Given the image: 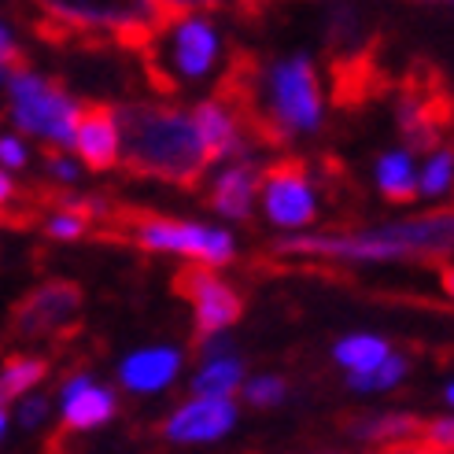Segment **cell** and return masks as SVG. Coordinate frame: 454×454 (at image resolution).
Masks as SVG:
<instances>
[{"instance_id": "1", "label": "cell", "mask_w": 454, "mask_h": 454, "mask_svg": "<svg viewBox=\"0 0 454 454\" xmlns=\"http://www.w3.org/2000/svg\"><path fill=\"white\" fill-rule=\"evenodd\" d=\"M119 126V163L133 177L167 181V185L196 189L211 167L192 115L174 104L133 100L115 107Z\"/></svg>"}, {"instance_id": "2", "label": "cell", "mask_w": 454, "mask_h": 454, "mask_svg": "<svg viewBox=\"0 0 454 454\" xmlns=\"http://www.w3.org/2000/svg\"><path fill=\"white\" fill-rule=\"evenodd\" d=\"M37 30L49 41L111 37L141 52L152 30L167 19L155 0H34Z\"/></svg>"}, {"instance_id": "3", "label": "cell", "mask_w": 454, "mask_h": 454, "mask_svg": "<svg viewBox=\"0 0 454 454\" xmlns=\"http://www.w3.org/2000/svg\"><path fill=\"white\" fill-rule=\"evenodd\" d=\"M141 56L159 93H181V89H189L218 71L222 34L211 27V19L192 12H174L141 44Z\"/></svg>"}, {"instance_id": "4", "label": "cell", "mask_w": 454, "mask_h": 454, "mask_svg": "<svg viewBox=\"0 0 454 454\" xmlns=\"http://www.w3.org/2000/svg\"><path fill=\"white\" fill-rule=\"evenodd\" d=\"M111 222L126 230L133 244L148 247V252H167L192 259L200 266H225L233 262L237 244L225 230H211V225H196V222H177L163 215H141V211H111Z\"/></svg>"}, {"instance_id": "5", "label": "cell", "mask_w": 454, "mask_h": 454, "mask_svg": "<svg viewBox=\"0 0 454 454\" xmlns=\"http://www.w3.org/2000/svg\"><path fill=\"white\" fill-rule=\"evenodd\" d=\"M8 97H12V122L22 133L44 137L52 148L74 145L78 104L67 97V89L59 82L19 67V71H12V78H8Z\"/></svg>"}, {"instance_id": "6", "label": "cell", "mask_w": 454, "mask_h": 454, "mask_svg": "<svg viewBox=\"0 0 454 454\" xmlns=\"http://www.w3.org/2000/svg\"><path fill=\"white\" fill-rule=\"evenodd\" d=\"M262 192V211L266 218L281 225V230H303L317 218V200L307 170L300 167V159H281V163L266 167L259 174V189Z\"/></svg>"}, {"instance_id": "7", "label": "cell", "mask_w": 454, "mask_h": 454, "mask_svg": "<svg viewBox=\"0 0 454 454\" xmlns=\"http://www.w3.org/2000/svg\"><path fill=\"white\" fill-rule=\"evenodd\" d=\"M174 288L192 303L196 336L225 333L230 325H237L240 314H244L240 292H237L230 281H222L218 274H211V266H185V270L177 274Z\"/></svg>"}, {"instance_id": "8", "label": "cell", "mask_w": 454, "mask_h": 454, "mask_svg": "<svg viewBox=\"0 0 454 454\" xmlns=\"http://www.w3.org/2000/svg\"><path fill=\"white\" fill-rule=\"evenodd\" d=\"M82 288L74 281H44L12 310V325L19 336H52L78 322Z\"/></svg>"}, {"instance_id": "9", "label": "cell", "mask_w": 454, "mask_h": 454, "mask_svg": "<svg viewBox=\"0 0 454 454\" xmlns=\"http://www.w3.org/2000/svg\"><path fill=\"white\" fill-rule=\"evenodd\" d=\"M233 425H237V403L233 399L196 395L189 403H181L163 421V436L170 443H207V440L225 436Z\"/></svg>"}, {"instance_id": "10", "label": "cell", "mask_w": 454, "mask_h": 454, "mask_svg": "<svg viewBox=\"0 0 454 454\" xmlns=\"http://www.w3.org/2000/svg\"><path fill=\"white\" fill-rule=\"evenodd\" d=\"M59 406H63V421H59L56 440L71 436V433H93V428L107 425L119 411L115 395L107 388H100V384H93V377H85V373H78L63 384Z\"/></svg>"}, {"instance_id": "11", "label": "cell", "mask_w": 454, "mask_h": 454, "mask_svg": "<svg viewBox=\"0 0 454 454\" xmlns=\"http://www.w3.org/2000/svg\"><path fill=\"white\" fill-rule=\"evenodd\" d=\"M82 163L89 170H111L119 167V126L111 104H78L74 122V145Z\"/></svg>"}, {"instance_id": "12", "label": "cell", "mask_w": 454, "mask_h": 454, "mask_svg": "<svg viewBox=\"0 0 454 454\" xmlns=\"http://www.w3.org/2000/svg\"><path fill=\"white\" fill-rule=\"evenodd\" d=\"M189 115H192V126L200 133L203 148H207V155H211V163H218V159H233V155L244 159V122L237 115V107L225 97L200 100Z\"/></svg>"}, {"instance_id": "13", "label": "cell", "mask_w": 454, "mask_h": 454, "mask_svg": "<svg viewBox=\"0 0 454 454\" xmlns=\"http://www.w3.org/2000/svg\"><path fill=\"white\" fill-rule=\"evenodd\" d=\"M181 370V355L174 348H148V351H137L122 362V384L129 392H159L177 377Z\"/></svg>"}, {"instance_id": "14", "label": "cell", "mask_w": 454, "mask_h": 454, "mask_svg": "<svg viewBox=\"0 0 454 454\" xmlns=\"http://www.w3.org/2000/svg\"><path fill=\"white\" fill-rule=\"evenodd\" d=\"M421 428H425V418H414V414H362L348 421V433L370 447L421 440Z\"/></svg>"}, {"instance_id": "15", "label": "cell", "mask_w": 454, "mask_h": 454, "mask_svg": "<svg viewBox=\"0 0 454 454\" xmlns=\"http://www.w3.org/2000/svg\"><path fill=\"white\" fill-rule=\"evenodd\" d=\"M255 189H259V174L247 163H237L225 174H218L211 189V207L225 218H247V211L255 203Z\"/></svg>"}, {"instance_id": "16", "label": "cell", "mask_w": 454, "mask_h": 454, "mask_svg": "<svg viewBox=\"0 0 454 454\" xmlns=\"http://www.w3.org/2000/svg\"><path fill=\"white\" fill-rule=\"evenodd\" d=\"M377 185H380L384 200H392V203H414V200H418V170H414V159L406 155V152L380 155V163H377Z\"/></svg>"}, {"instance_id": "17", "label": "cell", "mask_w": 454, "mask_h": 454, "mask_svg": "<svg viewBox=\"0 0 454 454\" xmlns=\"http://www.w3.org/2000/svg\"><path fill=\"white\" fill-rule=\"evenodd\" d=\"M244 377V362L237 355H222V358H207L203 370L192 377V392L207 395V399H230V392Z\"/></svg>"}, {"instance_id": "18", "label": "cell", "mask_w": 454, "mask_h": 454, "mask_svg": "<svg viewBox=\"0 0 454 454\" xmlns=\"http://www.w3.org/2000/svg\"><path fill=\"white\" fill-rule=\"evenodd\" d=\"M333 355H336V362H340V366H344L348 373H370V370H377L380 362L392 355V348H388V340L358 333V336L340 340Z\"/></svg>"}, {"instance_id": "19", "label": "cell", "mask_w": 454, "mask_h": 454, "mask_svg": "<svg viewBox=\"0 0 454 454\" xmlns=\"http://www.w3.org/2000/svg\"><path fill=\"white\" fill-rule=\"evenodd\" d=\"M44 373H49V362H44L41 355H19L12 358L4 370H0V406L27 395L30 388H37V384L44 380Z\"/></svg>"}, {"instance_id": "20", "label": "cell", "mask_w": 454, "mask_h": 454, "mask_svg": "<svg viewBox=\"0 0 454 454\" xmlns=\"http://www.w3.org/2000/svg\"><path fill=\"white\" fill-rule=\"evenodd\" d=\"M406 373H411V362H406L403 355H388L377 370H370V373H351L348 384H351L355 392L370 395V392H388V388H395V384H399Z\"/></svg>"}, {"instance_id": "21", "label": "cell", "mask_w": 454, "mask_h": 454, "mask_svg": "<svg viewBox=\"0 0 454 454\" xmlns=\"http://www.w3.org/2000/svg\"><path fill=\"white\" fill-rule=\"evenodd\" d=\"M450 170H454L450 148H436V155L428 159V167L418 181V196H443L450 189Z\"/></svg>"}, {"instance_id": "22", "label": "cell", "mask_w": 454, "mask_h": 454, "mask_svg": "<svg viewBox=\"0 0 454 454\" xmlns=\"http://www.w3.org/2000/svg\"><path fill=\"white\" fill-rule=\"evenodd\" d=\"M159 8H163L167 15L174 12H244V15H252L259 8V0H155Z\"/></svg>"}, {"instance_id": "23", "label": "cell", "mask_w": 454, "mask_h": 454, "mask_svg": "<svg viewBox=\"0 0 454 454\" xmlns=\"http://www.w3.org/2000/svg\"><path fill=\"white\" fill-rule=\"evenodd\" d=\"M44 230H49V237H56V240H78V237H85L89 230H93V222L63 203V207L49 218V225H44Z\"/></svg>"}, {"instance_id": "24", "label": "cell", "mask_w": 454, "mask_h": 454, "mask_svg": "<svg viewBox=\"0 0 454 454\" xmlns=\"http://www.w3.org/2000/svg\"><path fill=\"white\" fill-rule=\"evenodd\" d=\"M288 392V384L281 377H255V380H247V388H244V399L259 406V411H266V406H278Z\"/></svg>"}, {"instance_id": "25", "label": "cell", "mask_w": 454, "mask_h": 454, "mask_svg": "<svg viewBox=\"0 0 454 454\" xmlns=\"http://www.w3.org/2000/svg\"><path fill=\"white\" fill-rule=\"evenodd\" d=\"M44 418H49V399H44V395L22 399V406H19V421H22V428H37Z\"/></svg>"}, {"instance_id": "26", "label": "cell", "mask_w": 454, "mask_h": 454, "mask_svg": "<svg viewBox=\"0 0 454 454\" xmlns=\"http://www.w3.org/2000/svg\"><path fill=\"white\" fill-rule=\"evenodd\" d=\"M373 454H450L443 447H433L425 440H406V443H392V447H377Z\"/></svg>"}, {"instance_id": "27", "label": "cell", "mask_w": 454, "mask_h": 454, "mask_svg": "<svg viewBox=\"0 0 454 454\" xmlns=\"http://www.w3.org/2000/svg\"><path fill=\"white\" fill-rule=\"evenodd\" d=\"M44 163H49V170H52V177H59V181H78V167L67 159L59 148H52L49 155H44Z\"/></svg>"}, {"instance_id": "28", "label": "cell", "mask_w": 454, "mask_h": 454, "mask_svg": "<svg viewBox=\"0 0 454 454\" xmlns=\"http://www.w3.org/2000/svg\"><path fill=\"white\" fill-rule=\"evenodd\" d=\"M0 163L12 167V170H22L27 167V148H22L15 137H0Z\"/></svg>"}, {"instance_id": "29", "label": "cell", "mask_w": 454, "mask_h": 454, "mask_svg": "<svg viewBox=\"0 0 454 454\" xmlns=\"http://www.w3.org/2000/svg\"><path fill=\"white\" fill-rule=\"evenodd\" d=\"M0 67H12V71H19V67H22V52H19L15 37L4 30V22H0Z\"/></svg>"}, {"instance_id": "30", "label": "cell", "mask_w": 454, "mask_h": 454, "mask_svg": "<svg viewBox=\"0 0 454 454\" xmlns=\"http://www.w3.org/2000/svg\"><path fill=\"white\" fill-rule=\"evenodd\" d=\"M15 196H19V189H15V181L0 170V218H4L8 211H12V203H15Z\"/></svg>"}, {"instance_id": "31", "label": "cell", "mask_w": 454, "mask_h": 454, "mask_svg": "<svg viewBox=\"0 0 454 454\" xmlns=\"http://www.w3.org/2000/svg\"><path fill=\"white\" fill-rule=\"evenodd\" d=\"M4 433H8V414H4V406H0V440H4Z\"/></svg>"}]
</instances>
